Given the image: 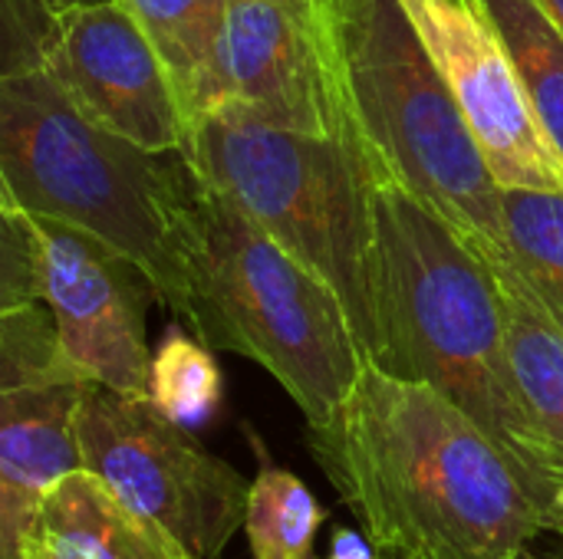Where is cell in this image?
<instances>
[{"label":"cell","mask_w":563,"mask_h":559,"mask_svg":"<svg viewBox=\"0 0 563 559\" xmlns=\"http://www.w3.org/2000/svg\"><path fill=\"white\" fill-rule=\"evenodd\" d=\"M501 234L508 264L563 326V191L501 188Z\"/></svg>","instance_id":"obj_16"},{"label":"cell","mask_w":563,"mask_h":559,"mask_svg":"<svg viewBox=\"0 0 563 559\" xmlns=\"http://www.w3.org/2000/svg\"><path fill=\"white\" fill-rule=\"evenodd\" d=\"M181 320L208 349L267 369L307 425H323L363 372L343 300L198 171L181 221Z\"/></svg>","instance_id":"obj_3"},{"label":"cell","mask_w":563,"mask_h":559,"mask_svg":"<svg viewBox=\"0 0 563 559\" xmlns=\"http://www.w3.org/2000/svg\"><path fill=\"white\" fill-rule=\"evenodd\" d=\"M33 537L56 559H198L86 468L63 474L43 491Z\"/></svg>","instance_id":"obj_13"},{"label":"cell","mask_w":563,"mask_h":559,"mask_svg":"<svg viewBox=\"0 0 563 559\" xmlns=\"http://www.w3.org/2000/svg\"><path fill=\"white\" fill-rule=\"evenodd\" d=\"M327 524V511L317 504L310 488L264 461L257 478L251 481L244 534L254 559H313V544L320 527Z\"/></svg>","instance_id":"obj_17"},{"label":"cell","mask_w":563,"mask_h":559,"mask_svg":"<svg viewBox=\"0 0 563 559\" xmlns=\"http://www.w3.org/2000/svg\"><path fill=\"white\" fill-rule=\"evenodd\" d=\"M36 69L96 125L145 152H181L178 89L122 0L46 13Z\"/></svg>","instance_id":"obj_9"},{"label":"cell","mask_w":563,"mask_h":559,"mask_svg":"<svg viewBox=\"0 0 563 559\" xmlns=\"http://www.w3.org/2000/svg\"><path fill=\"white\" fill-rule=\"evenodd\" d=\"M36 501L0 481V559H26Z\"/></svg>","instance_id":"obj_21"},{"label":"cell","mask_w":563,"mask_h":559,"mask_svg":"<svg viewBox=\"0 0 563 559\" xmlns=\"http://www.w3.org/2000/svg\"><path fill=\"white\" fill-rule=\"evenodd\" d=\"M208 109L350 142L317 0H224L188 115Z\"/></svg>","instance_id":"obj_8"},{"label":"cell","mask_w":563,"mask_h":559,"mask_svg":"<svg viewBox=\"0 0 563 559\" xmlns=\"http://www.w3.org/2000/svg\"><path fill=\"white\" fill-rule=\"evenodd\" d=\"M23 0H0V69H26L36 66L40 33L43 30H20Z\"/></svg>","instance_id":"obj_22"},{"label":"cell","mask_w":563,"mask_h":559,"mask_svg":"<svg viewBox=\"0 0 563 559\" xmlns=\"http://www.w3.org/2000/svg\"><path fill=\"white\" fill-rule=\"evenodd\" d=\"M122 3L158 49L188 119L221 30L224 0H122Z\"/></svg>","instance_id":"obj_18"},{"label":"cell","mask_w":563,"mask_h":559,"mask_svg":"<svg viewBox=\"0 0 563 559\" xmlns=\"http://www.w3.org/2000/svg\"><path fill=\"white\" fill-rule=\"evenodd\" d=\"M350 142L455 224L485 257H508L501 185L399 0H317Z\"/></svg>","instance_id":"obj_5"},{"label":"cell","mask_w":563,"mask_h":559,"mask_svg":"<svg viewBox=\"0 0 563 559\" xmlns=\"http://www.w3.org/2000/svg\"><path fill=\"white\" fill-rule=\"evenodd\" d=\"M92 379L63 353L46 303L0 310V481L40 501L82 468L76 412Z\"/></svg>","instance_id":"obj_12"},{"label":"cell","mask_w":563,"mask_h":559,"mask_svg":"<svg viewBox=\"0 0 563 559\" xmlns=\"http://www.w3.org/2000/svg\"><path fill=\"white\" fill-rule=\"evenodd\" d=\"M525 559H563V547H554L551 554H538V557H531V554H525Z\"/></svg>","instance_id":"obj_27"},{"label":"cell","mask_w":563,"mask_h":559,"mask_svg":"<svg viewBox=\"0 0 563 559\" xmlns=\"http://www.w3.org/2000/svg\"><path fill=\"white\" fill-rule=\"evenodd\" d=\"M369 343L363 359L426 382L541 478L563 481L511 376L501 293L485 254L435 208L373 175Z\"/></svg>","instance_id":"obj_2"},{"label":"cell","mask_w":563,"mask_h":559,"mask_svg":"<svg viewBox=\"0 0 563 559\" xmlns=\"http://www.w3.org/2000/svg\"><path fill=\"white\" fill-rule=\"evenodd\" d=\"M501 188L563 191V158L541 132L478 0H399Z\"/></svg>","instance_id":"obj_10"},{"label":"cell","mask_w":563,"mask_h":559,"mask_svg":"<svg viewBox=\"0 0 563 559\" xmlns=\"http://www.w3.org/2000/svg\"><path fill=\"white\" fill-rule=\"evenodd\" d=\"M43 10H66V7H86V3H109V0H36Z\"/></svg>","instance_id":"obj_24"},{"label":"cell","mask_w":563,"mask_h":559,"mask_svg":"<svg viewBox=\"0 0 563 559\" xmlns=\"http://www.w3.org/2000/svg\"><path fill=\"white\" fill-rule=\"evenodd\" d=\"M26 559H56L36 537H33V530H30V540H26Z\"/></svg>","instance_id":"obj_26"},{"label":"cell","mask_w":563,"mask_h":559,"mask_svg":"<svg viewBox=\"0 0 563 559\" xmlns=\"http://www.w3.org/2000/svg\"><path fill=\"white\" fill-rule=\"evenodd\" d=\"M40 250L33 217L13 198L0 171V310L40 303Z\"/></svg>","instance_id":"obj_20"},{"label":"cell","mask_w":563,"mask_h":559,"mask_svg":"<svg viewBox=\"0 0 563 559\" xmlns=\"http://www.w3.org/2000/svg\"><path fill=\"white\" fill-rule=\"evenodd\" d=\"M145 395L172 422L185 428L205 425L221 405V369L211 349L178 326L168 329L152 353Z\"/></svg>","instance_id":"obj_19"},{"label":"cell","mask_w":563,"mask_h":559,"mask_svg":"<svg viewBox=\"0 0 563 559\" xmlns=\"http://www.w3.org/2000/svg\"><path fill=\"white\" fill-rule=\"evenodd\" d=\"M541 3V10L554 20V26L563 33V0H538Z\"/></svg>","instance_id":"obj_25"},{"label":"cell","mask_w":563,"mask_h":559,"mask_svg":"<svg viewBox=\"0 0 563 559\" xmlns=\"http://www.w3.org/2000/svg\"><path fill=\"white\" fill-rule=\"evenodd\" d=\"M33 217V214H30ZM40 290L63 353L99 385L145 395V313L158 300L139 264L53 217H33Z\"/></svg>","instance_id":"obj_11"},{"label":"cell","mask_w":563,"mask_h":559,"mask_svg":"<svg viewBox=\"0 0 563 559\" xmlns=\"http://www.w3.org/2000/svg\"><path fill=\"white\" fill-rule=\"evenodd\" d=\"M492 20L528 105L563 158V33L538 0H478Z\"/></svg>","instance_id":"obj_15"},{"label":"cell","mask_w":563,"mask_h":559,"mask_svg":"<svg viewBox=\"0 0 563 559\" xmlns=\"http://www.w3.org/2000/svg\"><path fill=\"white\" fill-rule=\"evenodd\" d=\"M307 448L389 559H525L563 534V481L541 478L426 382L369 362Z\"/></svg>","instance_id":"obj_1"},{"label":"cell","mask_w":563,"mask_h":559,"mask_svg":"<svg viewBox=\"0 0 563 559\" xmlns=\"http://www.w3.org/2000/svg\"><path fill=\"white\" fill-rule=\"evenodd\" d=\"M79 461L132 511L162 524L198 559H218L244 527L251 484L155 409L92 382L76 412Z\"/></svg>","instance_id":"obj_7"},{"label":"cell","mask_w":563,"mask_h":559,"mask_svg":"<svg viewBox=\"0 0 563 559\" xmlns=\"http://www.w3.org/2000/svg\"><path fill=\"white\" fill-rule=\"evenodd\" d=\"M327 559H389L379 557V550L366 540L363 530H353V527H340L333 534V547H330V557Z\"/></svg>","instance_id":"obj_23"},{"label":"cell","mask_w":563,"mask_h":559,"mask_svg":"<svg viewBox=\"0 0 563 559\" xmlns=\"http://www.w3.org/2000/svg\"><path fill=\"white\" fill-rule=\"evenodd\" d=\"M181 155L290 257L333 287L350 313L360 353H366L373 171L360 148L336 135L274 128L208 109L188 115Z\"/></svg>","instance_id":"obj_6"},{"label":"cell","mask_w":563,"mask_h":559,"mask_svg":"<svg viewBox=\"0 0 563 559\" xmlns=\"http://www.w3.org/2000/svg\"><path fill=\"white\" fill-rule=\"evenodd\" d=\"M0 171L33 217L63 221L152 280L181 313V221L195 168L181 152H145L86 119L36 66L0 69Z\"/></svg>","instance_id":"obj_4"},{"label":"cell","mask_w":563,"mask_h":559,"mask_svg":"<svg viewBox=\"0 0 563 559\" xmlns=\"http://www.w3.org/2000/svg\"><path fill=\"white\" fill-rule=\"evenodd\" d=\"M495 270L505 339L518 399L563 474V326L541 306L508 257H485Z\"/></svg>","instance_id":"obj_14"}]
</instances>
